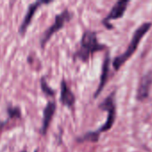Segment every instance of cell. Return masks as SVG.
<instances>
[{
  "instance_id": "obj_1",
  "label": "cell",
  "mask_w": 152,
  "mask_h": 152,
  "mask_svg": "<svg viewBox=\"0 0 152 152\" xmlns=\"http://www.w3.org/2000/svg\"><path fill=\"white\" fill-rule=\"evenodd\" d=\"M151 26V22H144L136 28V30L134 31L133 37H132L126 50L125 51V53L117 56L113 60L112 66H113V69L115 71H118L121 69V67L134 55V53L136 52L137 47L140 45L142 39L150 31Z\"/></svg>"
},
{
  "instance_id": "obj_2",
  "label": "cell",
  "mask_w": 152,
  "mask_h": 152,
  "mask_svg": "<svg viewBox=\"0 0 152 152\" xmlns=\"http://www.w3.org/2000/svg\"><path fill=\"white\" fill-rule=\"evenodd\" d=\"M106 48V45L99 43L97 35L94 31L86 30L81 37L80 47L75 53L74 58L78 59L83 62H86L95 53L103 51Z\"/></svg>"
},
{
  "instance_id": "obj_3",
  "label": "cell",
  "mask_w": 152,
  "mask_h": 152,
  "mask_svg": "<svg viewBox=\"0 0 152 152\" xmlns=\"http://www.w3.org/2000/svg\"><path fill=\"white\" fill-rule=\"evenodd\" d=\"M99 109L103 110V111H107L108 117H107L106 122L97 131H95L98 134H100L101 133H104V132L110 130L112 128L115 121H116V118H117L116 93L113 92L108 97H106L104 99V101L102 103H100Z\"/></svg>"
},
{
  "instance_id": "obj_4",
  "label": "cell",
  "mask_w": 152,
  "mask_h": 152,
  "mask_svg": "<svg viewBox=\"0 0 152 152\" xmlns=\"http://www.w3.org/2000/svg\"><path fill=\"white\" fill-rule=\"evenodd\" d=\"M72 13L68 10H63L61 13L57 14L54 18V22L52 26H50L42 35L41 40H40V45L42 48L45 46L49 39L52 37V36L58 32L61 28H62L71 19H72Z\"/></svg>"
},
{
  "instance_id": "obj_5",
  "label": "cell",
  "mask_w": 152,
  "mask_h": 152,
  "mask_svg": "<svg viewBox=\"0 0 152 152\" xmlns=\"http://www.w3.org/2000/svg\"><path fill=\"white\" fill-rule=\"evenodd\" d=\"M129 3H130L129 0H120V1L116 2V4L113 5L112 9L109 12V14L103 19L102 24L108 29H112L113 26L110 24V20L121 19L124 16V14H125V12H126V11L127 9V6H128Z\"/></svg>"
},
{
  "instance_id": "obj_6",
  "label": "cell",
  "mask_w": 152,
  "mask_h": 152,
  "mask_svg": "<svg viewBox=\"0 0 152 152\" xmlns=\"http://www.w3.org/2000/svg\"><path fill=\"white\" fill-rule=\"evenodd\" d=\"M49 3H51L50 0H46V1L45 0H39V1L34 2L33 4L28 5V11H27V12H26V14L24 16V19H23L21 24L19 27V34L20 36H23L26 33L29 24L31 23L32 18L34 17L36 12L40 7V5L41 4H49Z\"/></svg>"
},
{
  "instance_id": "obj_7",
  "label": "cell",
  "mask_w": 152,
  "mask_h": 152,
  "mask_svg": "<svg viewBox=\"0 0 152 152\" xmlns=\"http://www.w3.org/2000/svg\"><path fill=\"white\" fill-rule=\"evenodd\" d=\"M152 86V71L146 73L140 80L136 93V99L140 102H144L150 95Z\"/></svg>"
},
{
  "instance_id": "obj_8",
  "label": "cell",
  "mask_w": 152,
  "mask_h": 152,
  "mask_svg": "<svg viewBox=\"0 0 152 152\" xmlns=\"http://www.w3.org/2000/svg\"><path fill=\"white\" fill-rule=\"evenodd\" d=\"M110 53L107 52L104 61H103V63H102V74L100 77V83H99L98 88L96 89L94 95V98H97L101 94V93L102 92V90L104 89V87L108 82L109 76H110Z\"/></svg>"
},
{
  "instance_id": "obj_9",
  "label": "cell",
  "mask_w": 152,
  "mask_h": 152,
  "mask_svg": "<svg viewBox=\"0 0 152 152\" xmlns=\"http://www.w3.org/2000/svg\"><path fill=\"white\" fill-rule=\"evenodd\" d=\"M55 111H56L55 102H49L43 110V120H42V126L40 129V134L42 135H45L46 134Z\"/></svg>"
},
{
  "instance_id": "obj_10",
  "label": "cell",
  "mask_w": 152,
  "mask_h": 152,
  "mask_svg": "<svg viewBox=\"0 0 152 152\" xmlns=\"http://www.w3.org/2000/svg\"><path fill=\"white\" fill-rule=\"evenodd\" d=\"M60 102L62 105L67 106L68 108H72L76 102V97L72 91L68 86L65 79H62L61 82V95Z\"/></svg>"
},
{
  "instance_id": "obj_11",
  "label": "cell",
  "mask_w": 152,
  "mask_h": 152,
  "mask_svg": "<svg viewBox=\"0 0 152 152\" xmlns=\"http://www.w3.org/2000/svg\"><path fill=\"white\" fill-rule=\"evenodd\" d=\"M7 114L9 119H20L21 118V110L19 107L9 106L7 108Z\"/></svg>"
},
{
  "instance_id": "obj_12",
  "label": "cell",
  "mask_w": 152,
  "mask_h": 152,
  "mask_svg": "<svg viewBox=\"0 0 152 152\" xmlns=\"http://www.w3.org/2000/svg\"><path fill=\"white\" fill-rule=\"evenodd\" d=\"M40 86H41V89H42V91H43V93L45 94H46L48 96H54V94H55L54 90H53L50 86H48L45 77H41Z\"/></svg>"
},
{
  "instance_id": "obj_13",
  "label": "cell",
  "mask_w": 152,
  "mask_h": 152,
  "mask_svg": "<svg viewBox=\"0 0 152 152\" xmlns=\"http://www.w3.org/2000/svg\"><path fill=\"white\" fill-rule=\"evenodd\" d=\"M34 152H38V150H36V151H35Z\"/></svg>"
},
{
  "instance_id": "obj_14",
  "label": "cell",
  "mask_w": 152,
  "mask_h": 152,
  "mask_svg": "<svg viewBox=\"0 0 152 152\" xmlns=\"http://www.w3.org/2000/svg\"><path fill=\"white\" fill-rule=\"evenodd\" d=\"M21 152H27L26 151H21Z\"/></svg>"
}]
</instances>
